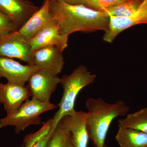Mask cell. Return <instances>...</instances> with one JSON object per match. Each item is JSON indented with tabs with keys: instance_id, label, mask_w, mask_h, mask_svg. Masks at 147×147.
I'll list each match as a JSON object with an SVG mask.
<instances>
[{
	"instance_id": "cell-10",
	"label": "cell",
	"mask_w": 147,
	"mask_h": 147,
	"mask_svg": "<svg viewBox=\"0 0 147 147\" xmlns=\"http://www.w3.org/2000/svg\"><path fill=\"white\" fill-rule=\"evenodd\" d=\"M62 53L57 46L41 47L32 52L33 64L40 69L48 70L58 75L64 65Z\"/></svg>"
},
{
	"instance_id": "cell-17",
	"label": "cell",
	"mask_w": 147,
	"mask_h": 147,
	"mask_svg": "<svg viewBox=\"0 0 147 147\" xmlns=\"http://www.w3.org/2000/svg\"><path fill=\"white\" fill-rule=\"evenodd\" d=\"M142 0H129L103 11L108 15L119 17L129 16L139 7Z\"/></svg>"
},
{
	"instance_id": "cell-1",
	"label": "cell",
	"mask_w": 147,
	"mask_h": 147,
	"mask_svg": "<svg viewBox=\"0 0 147 147\" xmlns=\"http://www.w3.org/2000/svg\"><path fill=\"white\" fill-rule=\"evenodd\" d=\"M50 12L61 33L67 36L77 32H105L109 28V17L105 11L83 5H71L61 0H50Z\"/></svg>"
},
{
	"instance_id": "cell-19",
	"label": "cell",
	"mask_w": 147,
	"mask_h": 147,
	"mask_svg": "<svg viewBox=\"0 0 147 147\" xmlns=\"http://www.w3.org/2000/svg\"><path fill=\"white\" fill-rule=\"evenodd\" d=\"M52 123V119H50L43 123L42 127L38 131L26 136L23 144L24 147H32L41 137L50 131Z\"/></svg>"
},
{
	"instance_id": "cell-12",
	"label": "cell",
	"mask_w": 147,
	"mask_h": 147,
	"mask_svg": "<svg viewBox=\"0 0 147 147\" xmlns=\"http://www.w3.org/2000/svg\"><path fill=\"white\" fill-rule=\"evenodd\" d=\"M34 65L22 64L10 58L0 57V79L7 82L26 85L33 74L39 70Z\"/></svg>"
},
{
	"instance_id": "cell-16",
	"label": "cell",
	"mask_w": 147,
	"mask_h": 147,
	"mask_svg": "<svg viewBox=\"0 0 147 147\" xmlns=\"http://www.w3.org/2000/svg\"><path fill=\"white\" fill-rule=\"evenodd\" d=\"M125 117L119 120V127L133 129L147 134V107Z\"/></svg>"
},
{
	"instance_id": "cell-15",
	"label": "cell",
	"mask_w": 147,
	"mask_h": 147,
	"mask_svg": "<svg viewBox=\"0 0 147 147\" xmlns=\"http://www.w3.org/2000/svg\"><path fill=\"white\" fill-rule=\"evenodd\" d=\"M115 139L120 147H147V134L133 129L119 127Z\"/></svg>"
},
{
	"instance_id": "cell-13",
	"label": "cell",
	"mask_w": 147,
	"mask_h": 147,
	"mask_svg": "<svg viewBox=\"0 0 147 147\" xmlns=\"http://www.w3.org/2000/svg\"><path fill=\"white\" fill-rule=\"evenodd\" d=\"M39 8L28 0H0V11L19 28Z\"/></svg>"
},
{
	"instance_id": "cell-4",
	"label": "cell",
	"mask_w": 147,
	"mask_h": 147,
	"mask_svg": "<svg viewBox=\"0 0 147 147\" xmlns=\"http://www.w3.org/2000/svg\"><path fill=\"white\" fill-rule=\"evenodd\" d=\"M57 107L58 105L51 102H41L34 97L28 98L15 113L0 119V128L13 126L16 134H19L30 125L41 124L40 115Z\"/></svg>"
},
{
	"instance_id": "cell-24",
	"label": "cell",
	"mask_w": 147,
	"mask_h": 147,
	"mask_svg": "<svg viewBox=\"0 0 147 147\" xmlns=\"http://www.w3.org/2000/svg\"><path fill=\"white\" fill-rule=\"evenodd\" d=\"M65 147H74L71 142V137L68 139Z\"/></svg>"
},
{
	"instance_id": "cell-26",
	"label": "cell",
	"mask_w": 147,
	"mask_h": 147,
	"mask_svg": "<svg viewBox=\"0 0 147 147\" xmlns=\"http://www.w3.org/2000/svg\"><path fill=\"white\" fill-rule=\"evenodd\" d=\"M20 147H24V144H22V145H21V146H20Z\"/></svg>"
},
{
	"instance_id": "cell-5",
	"label": "cell",
	"mask_w": 147,
	"mask_h": 147,
	"mask_svg": "<svg viewBox=\"0 0 147 147\" xmlns=\"http://www.w3.org/2000/svg\"><path fill=\"white\" fill-rule=\"evenodd\" d=\"M60 82L58 74L45 69L34 72L28 80L32 97L41 102H50V98Z\"/></svg>"
},
{
	"instance_id": "cell-7",
	"label": "cell",
	"mask_w": 147,
	"mask_h": 147,
	"mask_svg": "<svg viewBox=\"0 0 147 147\" xmlns=\"http://www.w3.org/2000/svg\"><path fill=\"white\" fill-rule=\"evenodd\" d=\"M109 28L103 36V40L112 42L118 35L127 29L141 24H147V0H142L137 10L129 16L116 17L108 15Z\"/></svg>"
},
{
	"instance_id": "cell-22",
	"label": "cell",
	"mask_w": 147,
	"mask_h": 147,
	"mask_svg": "<svg viewBox=\"0 0 147 147\" xmlns=\"http://www.w3.org/2000/svg\"><path fill=\"white\" fill-rule=\"evenodd\" d=\"M50 131L41 137L32 147H47L53 133Z\"/></svg>"
},
{
	"instance_id": "cell-21",
	"label": "cell",
	"mask_w": 147,
	"mask_h": 147,
	"mask_svg": "<svg viewBox=\"0 0 147 147\" xmlns=\"http://www.w3.org/2000/svg\"><path fill=\"white\" fill-rule=\"evenodd\" d=\"M18 29L8 16L0 11V38L16 31Z\"/></svg>"
},
{
	"instance_id": "cell-9",
	"label": "cell",
	"mask_w": 147,
	"mask_h": 147,
	"mask_svg": "<svg viewBox=\"0 0 147 147\" xmlns=\"http://www.w3.org/2000/svg\"><path fill=\"white\" fill-rule=\"evenodd\" d=\"M69 36L61 33L57 21L52 20L29 41L32 52L41 47L55 46L62 52L68 45Z\"/></svg>"
},
{
	"instance_id": "cell-14",
	"label": "cell",
	"mask_w": 147,
	"mask_h": 147,
	"mask_svg": "<svg viewBox=\"0 0 147 147\" xmlns=\"http://www.w3.org/2000/svg\"><path fill=\"white\" fill-rule=\"evenodd\" d=\"M50 0H44L42 6L34 12L17 32L30 41L52 19L50 12Z\"/></svg>"
},
{
	"instance_id": "cell-6",
	"label": "cell",
	"mask_w": 147,
	"mask_h": 147,
	"mask_svg": "<svg viewBox=\"0 0 147 147\" xmlns=\"http://www.w3.org/2000/svg\"><path fill=\"white\" fill-rule=\"evenodd\" d=\"M32 52L28 40L15 31L0 38V57L17 59L33 64Z\"/></svg>"
},
{
	"instance_id": "cell-8",
	"label": "cell",
	"mask_w": 147,
	"mask_h": 147,
	"mask_svg": "<svg viewBox=\"0 0 147 147\" xmlns=\"http://www.w3.org/2000/svg\"><path fill=\"white\" fill-rule=\"evenodd\" d=\"M32 97L27 85L7 82L0 83V103L4 106L7 115H12L26 100Z\"/></svg>"
},
{
	"instance_id": "cell-25",
	"label": "cell",
	"mask_w": 147,
	"mask_h": 147,
	"mask_svg": "<svg viewBox=\"0 0 147 147\" xmlns=\"http://www.w3.org/2000/svg\"><path fill=\"white\" fill-rule=\"evenodd\" d=\"M104 147H109V146H107V145H105V146H104Z\"/></svg>"
},
{
	"instance_id": "cell-18",
	"label": "cell",
	"mask_w": 147,
	"mask_h": 147,
	"mask_svg": "<svg viewBox=\"0 0 147 147\" xmlns=\"http://www.w3.org/2000/svg\"><path fill=\"white\" fill-rule=\"evenodd\" d=\"M70 137V132L60 121L53 132L47 147H65Z\"/></svg>"
},
{
	"instance_id": "cell-11",
	"label": "cell",
	"mask_w": 147,
	"mask_h": 147,
	"mask_svg": "<svg viewBox=\"0 0 147 147\" xmlns=\"http://www.w3.org/2000/svg\"><path fill=\"white\" fill-rule=\"evenodd\" d=\"M88 117L87 112L76 111L73 115L65 116L60 121L70 132L74 147H88L90 139L87 126Z\"/></svg>"
},
{
	"instance_id": "cell-2",
	"label": "cell",
	"mask_w": 147,
	"mask_h": 147,
	"mask_svg": "<svg viewBox=\"0 0 147 147\" xmlns=\"http://www.w3.org/2000/svg\"><path fill=\"white\" fill-rule=\"evenodd\" d=\"M88 113L87 129L95 147H104L106 136L113 121L128 114L129 107L119 100L109 103L101 98H89L86 102Z\"/></svg>"
},
{
	"instance_id": "cell-3",
	"label": "cell",
	"mask_w": 147,
	"mask_h": 147,
	"mask_svg": "<svg viewBox=\"0 0 147 147\" xmlns=\"http://www.w3.org/2000/svg\"><path fill=\"white\" fill-rule=\"evenodd\" d=\"M96 76L89 71L85 66L79 65L70 74L60 78L63 94L58 104L59 109L52 119L50 131L53 132L64 117L76 112L74 106L77 96L83 88L94 82Z\"/></svg>"
},
{
	"instance_id": "cell-23",
	"label": "cell",
	"mask_w": 147,
	"mask_h": 147,
	"mask_svg": "<svg viewBox=\"0 0 147 147\" xmlns=\"http://www.w3.org/2000/svg\"><path fill=\"white\" fill-rule=\"evenodd\" d=\"M61 1L71 5H83V0H61Z\"/></svg>"
},
{
	"instance_id": "cell-20",
	"label": "cell",
	"mask_w": 147,
	"mask_h": 147,
	"mask_svg": "<svg viewBox=\"0 0 147 147\" xmlns=\"http://www.w3.org/2000/svg\"><path fill=\"white\" fill-rule=\"evenodd\" d=\"M129 0H83V5L95 10L103 11L105 9Z\"/></svg>"
}]
</instances>
